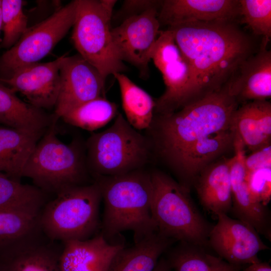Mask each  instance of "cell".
<instances>
[{"instance_id": "10", "label": "cell", "mask_w": 271, "mask_h": 271, "mask_svg": "<svg viewBox=\"0 0 271 271\" xmlns=\"http://www.w3.org/2000/svg\"><path fill=\"white\" fill-rule=\"evenodd\" d=\"M76 13L73 1L46 19L28 28L19 40L2 56L3 68L11 72L37 63L47 56L73 26Z\"/></svg>"}, {"instance_id": "22", "label": "cell", "mask_w": 271, "mask_h": 271, "mask_svg": "<svg viewBox=\"0 0 271 271\" xmlns=\"http://www.w3.org/2000/svg\"><path fill=\"white\" fill-rule=\"evenodd\" d=\"M176 242L156 232L114 255L107 271H153L162 255Z\"/></svg>"}, {"instance_id": "31", "label": "cell", "mask_w": 271, "mask_h": 271, "mask_svg": "<svg viewBox=\"0 0 271 271\" xmlns=\"http://www.w3.org/2000/svg\"><path fill=\"white\" fill-rule=\"evenodd\" d=\"M239 23L254 37L269 42L271 38V1L239 0Z\"/></svg>"}, {"instance_id": "33", "label": "cell", "mask_w": 271, "mask_h": 271, "mask_svg": "<svg viewBox=\"0 0 271 271\" xmlns=\"http://www.w3.org/2000/svg\"><path fill=\"white\" fill-rule=\"evenodd\" d=\"M250 191L259 203L267 206L271 198V167H265L247 172Z\"/></svg>"}, {"instance_id": "15", "label": "cell", "mask_w": 271, "mask_h": 271, "mask_svg": "<svg viewBox=\"0 0 271 271\" xmlns=\"http://www.w3.org/2000/svg\"><path fill=\"white\" fill-rule=\"evenodd\" d=\"M245 146L235 134L234 156L230 158L232 192L231 210L237 219L252 226L259 233L270 239V218L266 206L257 202L252 195L246 179Z\"/></svg>"}, {"instance_id": "2", "label": "cell", "mask_w": 271, "mask_h": 271, "mask_svg": "<svg viewBox=\"0 0 271 271\" xmlns=\"http://www.w3.org/2000/svg\"><path fill=\"white\" fill-rule=\"evenodd\" d=\"M239 105L225 85L173 113L154 114L146 130L153 157L160 158L171 169L196 142L232 128V116Z\"/></svg>"}, {"instance_id": "9", "label": "cell", "mask_w": 271, "mask_h": 271, "mask_svg": "<svg viewBox=\"0 0 271 271\" xmlns=\"http://www.w3.org/2000/svg\"><path fill=\"white\" fill-rule=\"evenodd\" d=\"M151 60L161 72L166 86L164 93L155 100L154 114L171 113L191 103V68L170 29L160 31Z\"/></svg>"}, {"instance_id": "1", "label": "cell", "mask_w": 271, "mask_h": 271, "mask_svg": "<svg viewBox=\"0 0 271 271\" xmlns=\"http://www.w3.org/2000/svg\"><path fill=\"white\" fill-rule=\"evenodd\" d=\"M237 21L191 22L169 27L188 62L193 83L191 103L221 89L262 39Z\"/></svg>"}, {"instance_id": "11", "label": "cell", "mask_w": 271, "mask_h": 271, "mask_svg": "<svg viewBox=\"0 0 271 271\" xmlns=\"http://www.w3.org/2000/svg\"><path fill=\"white\" fill-rule=\"evenodd\" d=\"M159 9L152 8L130 16L111 30L120 59L137 67L144 78L149 74V64L160 32L158 18Z\"/></svg>"}, {"instance_id": "17", "label": "cell", "mask_w": 271, "mask_h": 271, "mask_svg": "<svg viewBox=\"0 0 271 271\" xmlns=\"http://www.w3.org/2000/svg\"><path fill=\"white\" fill-rule=\"evenodd\" d=\"M239 0H165L158 12L160 25L191 22L231 20L239 22Z\"/></svg>"}, {"instance_id": "16", "label": "cell", "mask_w": 271, "mask_h": 271, "mask_svg": "<svg viewBox=\"0 0 271 271\" xmlns=\"http://www.w3.org/2000/svg\"><path fill=\"white\" fill-rule=\"evenodd\" d=\"M262 39L259 50L239 66L226 84L229 92L240 105L271 97V51Z\"/></svg>"}, {"instance_id": "14", "label": "cell", "mask_w": 271, "mask_h": 271, "mask_svg": "<svg viewBox=\"0 0 271 271\" xmlns=\"http://www.w3.org/2000/svg\"><path fill=\"white\" fill-rule=\"evenodd\" d=\"M63 56L46 63L19 68L9 78H1L15 93L20 92L34 106L49 109L55 106L60 89V65Z\"/></svg>"}, {"instance_id": "25", "label": "cell", "mask_w": 271, "mask_h": 271, "mask_svg": "<svg viewBox=\"0 0 271 271\" xmlns=\"http://www.w3.org/2000/svg\"><path fill=\"white\" fill-rule=\"evenodd\" d=\"M203 247L179 242L166 252V258L175 271H240L241 265L230 263L220 256L205 252Z\"/></svg>"}, {"instance_id": "32", "label": "cell", "mask_w": 271, "mask_h": 271, "mask_svg": "<svg viewBox=\"0 0 271 271\" xmlns=\"http://www.w3.org/2000/svg\"><path fill=\"white\" fill-rule=\"evenodd\" d=\"M23 1L2 0L3 37L1 47L11 48L21 38L27 27V18L23 11Z\"/></svg>"}, {"instance_id": "26", "label": "cell", "mask_w": 271, "mask_h": 271, "mask_svg": "<svg viewBox=\"0 0 271 271\" xmlns=\"http://www.w3.org/2000/svg\"><path fill=\"white\" fill-rule=\"evenodd\" d=\"M62 242L45 237L17 252L5 264L6 271H60Z\"/></svg>"}, {"instance_id": "7", "label": "cell", "mask_w": 271, "mask_h": 271, "mask_svg": "<svg viewBox=\"0 0 271 271\" xmlns=\"http://www.w3.org/2000/svg\"><path fill=\"white\" fill-rule=\"evenodd\" d=\"M152 213L158 231L176 241L204 248L212 225L192 201L189 190L164 172L151 170Z\"/></svg>"}, {"instance_id": "28", "label": "cell", "mask_w": 271, "mask_h": 271, "mask_svg": "<svg viewBox=\"0 0 271 271\" xmlns=\"http://www.w3.org/2000/svg\"><path fill=\"white\" fill-rule=\"evenodd\" d=\"M47 194L33 185L22 183L0 172V211L21 210L39 213Z\"/></svg>"}, {"instance_id": "20", "label": "cell", "mask_w": 271, "mask_h": 271, "mask_svg": "<svg viewBox=\"0 0 271 271\" xmlns=\"http://www.w3.org/2000/svg\"><path fill=\"white\" fill-rule=\"evenodd\" d=\"M40 212L0 211V262L4 265L17 252L45 237L40 226Z\"/></svg>"}, {"instance_id": "29", "label": "cell", "mask_w": 271, "mask_h": 271, "mask_svg": "<svg viewBox=\"0 0 271 271\" xmlns=\"http://www.w3.org/2000/svg\"><path fill=\"white\" fill-rule=\"evenodd\" d=\"M117 114L116 104L102 97L72 108L61 118L70 125L93 131L106 125Z\"/></svg>"}, {"instance_id": "30", "label": "cell", "mask_w": 271, "mask_h": 271, "mask_svg": "<svg viewBox=\"0 0 271 271\" xmlns=\"http://www.w3.org/2000/svg\"><path fill=\"white\" fill-rule=\"evenodd\" d=\"M262 101L240 104L232 118L235 134L252 152L270 145V141L264 137L261 128L259 112Z\"/></svg>"}, {"instance_id": "18", "label": "cell", "mask_w": 271, "mask_h": 271, "mask_svg": "<svg viewBox=\"0 0 271 271\" xmlns=\"http://www.w3.org/2000/svg\"><path fill=\"white\" fill-rule=\"evenodd\" d=\"M60 271H107L123 242L110 243L99 232L84 240L62 242Z\"/></svg>"}, {"instance_id": "5", "label": "cell", "mask_w": 271, "mask_h": 271, "mask_svg": "<svg viewBox=\"0 0 271 271\" xmlns=\"http://www.w3.org/2000/svg\"><path fill=\"white\" fill-rule=\"evenodd\" d=\"M101 200L94 181L65 189L41 210L39 223L43 233L49 239L60 242L93 237L100 231Z\"/></svg>"}, {"instance_id": "36", "label": "cell", "mask_w": 271, "mask_h": 271, "mask_svg": "<svg viewBox=\"0 0 271 271\" xmlns=\"http://www.w3.org/2000/svg\"><path fill=\"white\" fill-rule=\"evenodd\" d=\"M244 271H271V267L266 262L259 261L249 264Z\"/></svg>"}, {"instance_id": "8", "label": "cell", "mask_w": 271, "mask_h": 271, "mask_svg": "<svg viewBox=\"0 0 271 271\" xmlns=\"http://www.w3.org/2000/svg\"><path fill=\"white\" fill-rule=\"evenodd\" d=\"M115 0H76L72 39L84 59L106 80L126 69L114 45L111 19Z\"/></svg>"}, {"instance_id": "27", "label": "cell", "mask_w": 271, "mask_h": 271, "mask_svg": "<svg viewBox=\"0 0 271 271\" xmlns=\"http://www.w3.org/2000/svg\"><path fill=\"white\" fill-rule=\"evenodd\" d=\"M113 76L120 88L125 119L138 130L147 129L154 117L155 100L123 74Z\"/></svg>"}, {"instance_id": "23", "label": "cell", "mask_w": 271, "mask_h": 271, "mask_svg": "<svg viewBox=\"0 0 271 271\" xmlns=\"http://www.w3.org/2000/svg\"><path fill=\"white\" fill-rule=\"evenodd\" d=\"M45 131L0 126V172L20 180L28 159Z\"/></svg>"}, {"instance_id": "21", "label": "cell", "mask_w": 271, "mask_h": 271, "mask_svg": "<svg viewBox=\"0 0 271 271\" xmlns=\"http://www.w3.org/2000/svg\"><path fill=\"white\" fill-rule=\"evenodd\" d=\"M200 201L208 211L227 214L232 207L230 158L208 165L194 183Z\"/></svg>"}, {"instance_id": "13", "label": "cell", "mask_w": 271, "mask_h": 271, "mask_svg": "<svg viewBox=\"0 0 271 271\" xmlns=\"http://www.w3.org/2000/svg\"><path fill=\"white\" fill-rule=\"evenodd\" d=\"M218 221L208 236V246L225 261L234 264H251L260 261L258 253L268 249L258 233L249 224L233 219L226 214L216 215Z\"/></svg>"}, {"instance_id": "37", "label": "cell", "mask_w": 271, "mask_h": 271, "mask_svg": "<svg viewBox=\"0 0 271 271\" xmlns=\"http://www.w3.org/2000/svg\"><path fill=\"white\" fill-rule=\"evenodd\" d=\"M172 269L167 259L162 256L159 259L156 267L153 271H171Z\"/></svg>"}, {"instance_id": "4", "label": "cell", "mask_w": 271, "mask_h": 271, "mask_svg": "<svg viewBox=\"0 0 271 271\" xmlns=\"http://www.w3.org/2000/svg\"><path fill=\"white\" fill-rule=\"evenodd\" d=\"M58 120L54 119L37 143L22 174L47 194L94 182L86 164L85 143L61 141L56 135Z\"/></svg>"}, {"instance_id": "35", "label": "cell", "mask_w": 271, "mask_h": 271, "mask_svg": "<svg viewBox=\"0 0 271 271\" xmlns=\"http://www.w3.org/2000/svg\"><path fill=\"white\" fill-rule=\"evenodd\" d=\"M246 172L258 168L271 167V146L269 145L258 149L245 158Z\"/></svg>"}, {"instance_id": "24", "label": "cell", "mask_w": 271, "mask_h": 271, "mask_svg": "<svg viewBox=\"0 0 271 271\" xmlns=\"http://www.w3.org/2000/svg\"><path fill=\"white\" fill-rule=\"evenodd\" d=\"M54 114H49L20 99L10 88L0 83V122L11 128L44 131L51 124Z\"/></svg>"}, {"instance_id": "3", "label": "cell", "mask_w": 271, "mask_h": 271, "mask_svg": "<svg viewBox=\"0 0 271 271\" xmlns=\"http://www.w3.org/2000/svg\"><path fill=\"white\" fill-rule=\"evenodd\" d=\"M100 189L104 211L100 233L110 243L131 231L134 243L158 232L152 213L153 183L145 168L112 176L93 177Z\"/></svg>"}, {"instance_id": "12", "label": "cell", "mask_w": 271, "mask_h": 271, "mask_svg": "<svg viewBox=\"0 0 271 271\" xmlns=\"http://www.w3.org/2000/svg\"><path fill=\"white\" fill-rule=\"evenodd\" d=\"M59 72L60 89L54 113L58 119L81 104L105 97V79L79 54L63 55Z\"/></svg>"}, {"instance_id": "34", "label": "cell", "mask_w": 271, "mask_h": 271, "mask_svg": "<svg viewBox=\"0 0 271 271\" xmlns=\"http://www.w3.org/2000/svg\"><path fill=\"white\" fill-rule=\"evenodd\" d=\"M162 1H125L118 15L125 19L140 14L152 8H160Z\"/></svg>"}, {"instance_id": "39", "label": "cell", "mask_w": 271, "mask_h": 271, "mask_svg": "<svg viewBox=\"0 0 271 271\" xmlns=\"http://www.w3.org/2000/svg\"><path fill=\"white\" fill-rule=\"evenodd\" d=\"M0 271H6L5 266L0 263Z\"/></svg>"}, {"instance_id": "6", "label": "cell", "mask_w": 271, "mask_h": 271, "mask_svg": "<svg viewBox=\"0 0 271 271\" xmlns=\"http://www.w3.org/2000/svg\"><path fill=\"white\" fill-rule=\"evenodd\" d=\"M92 177L112 176L145 168L153 158L146 135L133 128L121 113L105 130L93 133L85 143Z\"/></svg>"}, {"instance_id": "38", "label": "cell", "mask_w": 271, "mask_h": 271, "mask_svg": "<svg viewBox=\"0 0 271 271\" xmlns=\"http://www.w3.org/2000/svg\"><path fill=\"white\" fill-rule=\"evenodd\" d=\"M2 31H3V13L2 1L0 0V43H1L2 41V39L1 38V34Z\"/></svg>"}, {"instance_id": "19", "label": "cell", "mask_w": 271, "mask_h": 271, "mask_svg": "<svg viewBox=\"0 0 271 271\" xmlns=\"http://www.w3.org/2000/svg\"><path fill=\"white\" fill-rule=\"evenodd\" d=\"M234 131L232 128L211 134L187 150L171 169L179 183L189 190L200 172L215 158L233 148Z\"/></svg>"}]
</instances>
